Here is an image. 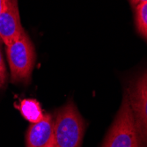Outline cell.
<instances>
[{
    "label": "cell",
    "mask_w": 147,
    "mask_h": 147,
    "mask_svg": "<svg viewBox=\"0 0 147 147\" xmlns=\"http://www.w3.org/2000/svg\"><path fill=\"white\" fill-rule=\"evenodd\" d=\"M23 29L17 0H8L0 13V39L5 46L16 41L22 34Z\"/></svg>",
    "instance_id": "cell-5"
},
{
    "label": "cell",
    "mask_w": 147,
    "mask_h": 147,
    "mask_svg": "<svg viewBox=\"0 0 147 147\" xmlns=\"http://www.w3.org/2000/svg\"><path fill=\"white\" fill-rule=\"evenodd\" d=\"M102 147H144L127 93Z\"/></svg>",
    "instance_id": "cell-2"
},
{
    "label": "cell",
    "mask_w": 147,
    "mask_h": 147,
    "mask_svg": "<svg viewBox=\"0 0 147 147\" xmlns=\"http://www.w3.org/2000/svg\"><path fill=\"white\" fill-rule=\"evenodd\" d=\"M6 70H5V65L4 63V59H3V56L1 50H0V88H2L5 82H6Z\"/></svg>",
    "instance_id": "cell-9"
},
{
    "label": "cell",
    "mask_w": 147,
    "mask_h": 147,
    "mask_svg": "<svg viewBox=\"0 0 147 147\" xmlns=\"http://www.w3.org/2000/svg\"><path fill=\"white\" fill-rule=\"evenodd\" d=\"M12 82H28L35 62V52L30 38L24 31L20 38L6 46Z\"/></svg>",
    "instance_id": "cell-3"
},
{
    "label": "cell",
    "mask_w": 147,
    "mask_h": 147,
    "mask_svg": "<svg viewBox=\"0 0 147 147\" xmlns=\"http://www.w3.org/2000/svg\"><path fill=\"white\" fill-rule=\"evenodd\" d=\"M136 26L139 34L147 39V2L136 6Z\"/></svg>",
    "instance_id": "cell-8"
},
{
    "label": "cell",
    "mask_w": 147,
    "mask_h": 147,
    "mask_svg": "<svg viewBox=\"0 0 147 147\" xmlns=\"http://www.w3.org/2000/svg\"><path fill=\"white\" fill-rule=\"evenodd\" d=\"M22 116L31 123H35L43 119L44 114L40 103L34 99H25L16 106Z\"/></svg>",
    "instance_id": "cell-7"
},
{
    "label": "cell",
    "mask_w": 147,
    "mask_h": 147,
    "mask_svg": "<svg viewBox=\"0 0 147 147\" xmlns=\"http://www.w3.org/2000/svg\"><path fill=\"white\" fill-rule=\"evenodd\" d=\"M85 127L75 104L69 101L56 113L51 147H80Z\"/></svg>",
    "instance_id": "cell-1"
},
{
    "label": "cell",
    "mask_w": 147,
    "mask_h": 147,
    "mask_svg": "<svg viewBox=\"0 0 147 147\" xmlns=\"http://www.w3.org/2000/svg\"><path fill=\"white\" fill-rule=\"evenodd\" d=\"M7 1H8V0H0V13H1L4 7L5 6ZM1 42H2V41H1V39H0V43H1Z\"/></svg>",
    "instance_id": "cell-10"
},
{
    "label": "cell",
    "mask_w": 147,
    "mask_h": 147,
    "mask_svg": "<svg viewBox=\"0 0 147 147\" xmlns=\"http://www.w3.org/2000/svg\"><path fill=\"white\" fill-rule=\"evenodd\" d=\"M130 2L133 5H138L139 4H142L144 2H147V0H130Z\"/></svg>",
    "instance_id": "cell-11"
},
{
    "label": "cell",
    "mask_w": 147,
    "mask_h": 147,
    "mask_svg": "<svg viewBox=\"0 0 147 147\" xmlns=\"http://www.w3.org/2000/svg\"><path fill=\"white\" fill-rule=\"evenodd\" d=\"M127 95L144 147H147V71L130 83Z\"/></svg>",
    "instance_id": "cell-4"
},
{
    "label": "cell",
    "mask_w": 147,
    "mask_h": 147,
    "mask_svg": "<svg viewBox=\"0 0 147 147\" xmlns=\"http://www.w3.org/2000/svg\"><path fill=\"white\" fill-rule=\"evenodd\" d=\"M54 133V120L50 114L42 120L31 123L26 132V147H51Z\"/></svg>",
    "instance_id": "cell-6"
}]
</instances>
